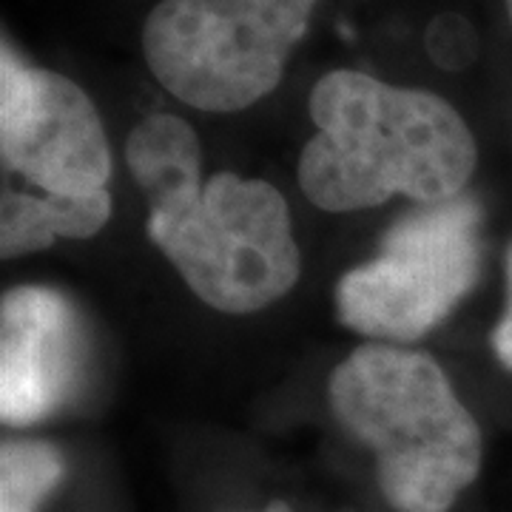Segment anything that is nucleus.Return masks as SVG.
<instances>
[{
    "label": "nucleus",
    "instance_id": "1",
    "mask_svg": "<svg viewBox=\"0 0 512 512\" xmlns=\"http://www.w3.org/2000/svg\"><path fill=\"white\" fill-rule=\"evenodd\" d=\"M308 111L316 134L302 146L296 174L322 211H365L390 197L416 205L456 200L476 174L467 120L427 89L336 69L316 80Z\"/></svg>",
    "mask_w": 512,
    "mask_h": 512
},
{
    "label": "nucleus",
    "instance_id": "2",
    "mask_svg": "<svg viewBox=\"0 0 512 512\" xmlns=\"http://www.w3.org/2000/svg\"><path fill=\"white\" fill-rule=\"evenodd\" d=\"M330 413L376 456L396 512H450L481 473L484 436L444 367L424 350L367 342L333 367Z\"/></svg>",
    "mask_w": 512,
    "mask_h": 512
},
{
    "label": "nucleus",
    "instance_id": "3",
    "mask_svg": "<svg viewBox=\"0 0 512 512\" xmlns=\"http://www.w3.org/2000/svg\"><path fill=\"white\" fill-rule=\"evenodd\" d=\"M319 0H160L143 23L148 72L180 103L234 114L274 92Z\"/></svg>",
    "mask_w": 512,
    "mask_h": 512
},
{
    "label": "nucleus",
    "instance_id": "4",
    "mask_svg": "<svg viewBox=\"0 0 512 512\" xmlns=\"http://www.w3.org/2000/svg\"><path fill=\"white\" fill-rule=\"evenodd\" d=\"M146 234L197 299L231 316L285 299L302 276L288 202L265 180L220 171L200 197L148 214Z\"/></svg>",
    "mask_w": 512,
    "mask_h": 512
},
{
    "label": "nucleus",
    "instance_id": "5",
    "mask_svg": "<svg viewBox=\"0 0 512 512\" xmlns=\"http://www.w3.org/2000/svg\"><path fill=\"white\" fill-rule=\"evenodd\" d=\"M484 268V208L476 197L413 205L376 254L333 288L336 319L384 345L424 339L470 296Z\"/></svg>",
    "mask_w": 512,
    "mask_h": 512
},
{
    "label": "nucleus",
    "instance_id": "6",
    "mask_svg": "<svg viewBox=\"0 0 512 512\" xmlns=\"http://www.w3.org/2000/svg\"><path fill=\"white\" fill-rule=\"evenodd\" d=\"M0 157L46 194L106 191L111 151L92 97L69 77L29 63L3 37L0 49Z\"/></svg>",
    "mask_w": 512,
    "mask_h": 512
},
{
    "label": "nucleus",
    "instance_id": "7",
    "mask_svg": "<svg viewBox=\"0 0 512 512\" xmlns=\"http://www.w3.org/2000/svg\"><path fill=\"white\" fill-rule=\"evenodd\" d=\"M86 328L66 293L18 285L0 302V419L32 427L72 402L86 367Z\"/></svg>",
    "mask_w": 512,
    "mask_h": 512
},
{
    "label": "nucleus",
    "instance_id": "8",
    "mask_svg": "<svg viewBox=\"0 0 512 512\" xmlns=\"http://www.w3.org/2000/svg\"><path fill=\"white\" fill-rule=\"evenodd\" d=\"M126 165L134 185L146 197L148 214H165L200 197L202 148L197 131L183 117L157 111L131 128Z\"/></svg>",
    "mask_w": 512,
    "mask_h": 512
},
{
    "label": "nucleus",
    "instance_id": "9",
    "mask_svg": "<svg viewBox=\"0 0 512 512\" xmlns=\"http://www.w3.org/2000/svg\"><path fill=\"white\" fill-rule=\"evenodd\" d=\"M111 217V194L86 197L26 194L3 188L0 197V254L3 259L46 251L55 239H92Z\"/></svg>",
    "mask_w": 512,
    "mask_h": 512
},
{
    "label": "nucleus",
    "instance_id": "10",
    "mask_svg": "<svg viewBox=\"0 0 512 512\" xmlns=\"http://www.w3.org/2000/svg\"><path fill=\"white\" fill-rule=\"evenodd\" d=\"M63 453L52 441L9 439L0 447V512H37L63 478Z\"/></svg>",
    "mask_w": 512,
    "mask_h": 512
},
{
    "label": "nucleus",
    "instance_id": "11",
    "mask_svg": "<svg viewBox=\"0 0 512 512\" xmlns=\"http://www.w3.org/2000/svg\"><path fill=\"white\" fill-rule=\"evenodd\" d=\"M424 49L436 66L447 72H461L478 57V35L461 15L444 12L430 20L424 32Z\"/></svg>",
    "mask_w": 512,
    "mask_h": 512
},
{
    "label": "nucleus",
    "instance_id": "12",
    "mask_svg": "<svg viewBox=\"0 0 512 512\" xmlns=\"http://www.w3.org/2000/svg\"><path fill=\"white\" fill-rule=\"evenodd\" d=\"M490 348L498 365L512 373V242L504 256V311L490 333Z\"/></svg>",
    "mask_w": 512,
    "mask_h": 512
},
{
    "label": "nucleus",
    "instance_id": "13",
    "mask_svg": "<svg viewBox=\"0 0 512 512\" xmlns=\"http://www.w3.org/2000/svg\"><path fill=\"white\" fill-rule=\"evenodd\" d=\"M259 512H293V510H291V504H285V501H271L265 510H259Z\"/></svg>",
    "mask_w": 512,
    "mask_h": 512
},
{
    "label": "nucleus",
    "instance_id": "14",
    "mask_svg": "<svg viewBox=\"0 0 512 512\" xmlns=\"http://www.w3.org/2000/svg\"><path fill=\"white\" fill-rule=\"evenodd\" d=\"M504 9H507V18H510L512 23V0H504Z\"/></svg>",
    "mask_w": 512,
    "mask_h": 512
}]
</instances>
